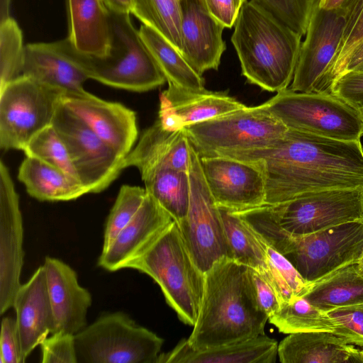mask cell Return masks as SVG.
Segmentation results:
<instances>
[{
  "instance_id": "cell-10",
  "label": "cell",
  "mask_w": 363,
  "mask_h": 363,
  "mask_svg": "<svg viewBox=\"0 0 363 363\" xmlns=\"http://www.w3.org/2000/svg\"><path fill=\"white\" fill-rule=\"evenodd\" d=\"M65 94L23 75L0 88V147L23 151L52 125Z\"/></svg>"
},
{
  "instance_id": "cell-47",
  "label": "cell",
  "mask_w": 363,
  "mask_h": 363,
  "mask_svg": "<svg viewBox=\"0 0 363 363\" xmlns=\"http://www.w3.org/2000/svg\"><path fill=\"white\" fill-rule=\"evenodd\" d=\"M108 9L113 11L131 13L133 0H104Z\"/></svg>"
},
{
  "instance_id": "cell-33",
  "label": "cell",
  "mask_w": 363,
  "mask_h": 363,
  "mask_svg": "<svg viewBox=\"0 0 363 363\" xmlns=\"http://www.w3.org/2000/svg\"><path fill=\"white\" fill-rule=\"evenodd\" d=\"M269 320L279 332L286 334L334 331V325L325 311L314 306L304 296H296L283 303Z\"/></svg>"
},
{
  "instance_id": "cell-31",
  "label": "cell",
  "mask_w": 363,
  "mask_h": 363,
  "mask_svg": "<svg viewBox=\"0 0 363 363\" xmlns=\"http://www.w3.org/2000/svg\"><path fill=\"white\" fill-rule=\"evenodd\" d=\"M140 35L168 84L191 89H204L205 81L164 37L143 24Z\"/></svg>"
},
{
  "instance_id": "cell-51",
  "label": "cell",
  "mask_w": 363,
  "mask_h": 363,
  "mask_svg": "<svg viewBox=\"0 0 363 363\" xmlns=\"http://www.w3.org/2000/svg\"><path fill=\"white\" fill-rule=\"evenodd\" d=\"M359 268L360 270L363 272V252L361 255L360 258L359 259L358 262H357Z\"/></svg>"
},
{
  "instance_id": "cell-2",
  "label": "cell",
  "mask_w": 363,
  "mask_h": 363,
  "mask_svg": "<svg viewBox=\"0 0 363 363\" xmlns=\"http://www.w3.org/2000/svg\"><path fill=\"white\" fill-rule=\"evenodd\" d=\"M268 320L257 298L252 269L223 257L204 273L199 313L186 340L197 350L247 340L263 335Z\"/></svg>"
},
{
  "instance_id": "cell-15",
  "label": "cell",
  "mask_w": 363,
  "mask_h": 363,
  "mask_svg": "<svg viewBox=\"0 0 363 363\" xmlns=\"http://www.w3.org/2000/svg\"><path fill=\"white\" fill-rule=\"evenodd\" d=\"M314 6L301 42L290 89L312 92L336 56L345 26L342 8L328 10Z\"/></svg>"
},
{
  "instance_id": "cell-48",
  "label": "cell",
  "mask_w": 363,
  "mask_h": 363,
  "mask_svg": "<svg viewBox=\"0 0 363 363\" xmlns=\"http://www.w3.org/2000/svg\"><path fill=\"white\" fill-rule=\"evenodd\" d=\"M348 0H319V6L324 9L332 10L342 8Z\"/></svg>"
},
{
  "instance_id": "cell-44",
  "label": "cell",
  "mask_w": 363,
  "mask_h": 363,
  "mask_svg": "<svg viewBox=\"0 0 363 363\" xmlns=\"http://www.w3.org/2000/svg\"><path fill=\"white\" fill-rule=\"evenodd\" d=\"M351 71H363V38L326 72L313 91L328 92L331 84L337 77Z\"/></svg>"
},
{
  "instance_id": "cell-27",
  "label": "cell",
  "mask_w": 363,
  "mask_h": 363,
  "mask_svg": "<svg viewBox=\"0 0 363 363\" xmlns=\"http://www.w3.org/2000/svg\"><path fill=\"white\" fill-rule=\"evenodd\" d=\"M342 337L329 332L290 333L278 345L282 363L352 362L357 351Z\"/></svg>"
},
{
  "instance_id": "cell-50",
  "label": "cell",
  "mask_w": 363,
  "mask_h": 363,
  "mask_svg": "<svg viewBox=\"0 0 363 363\" xmlns=\"http://www.w3.org/2000/svg\"><path fill=\"white\" fill-rule=\"evenodd\" d=\"M352 362L363 363V350H357L354 356Z\"/></svg>"
},
{
  "instance_id": "cell-11",
  "label": "cell",
  "mask_w": 363,
  "mask_h": 363,
  "mask_svg": "<svg viewBox=\"0 0 363 363\" xmlns=\"http://www.w3.org/2000/svg\"><path fill=\"white\" fill-rule=\"evenodd\" d=\"M188 174L189 208L184 219L177 223L191 257L205 273L216 261L232 259V254L220 209L206 182L200 157L191 143Z\"/></svg>"
},
{
  "instance_id": "cell-24",
  "label": "cell",
  "mask_w": 363,
  "mask_h": 363,
  "mask_svg": "<svg viewBox=\"0 0 363 363\" xmlns=\"http://www.w3.org/2000/svg\"><path fill=\"white\" fill-rule=\"evenodd\" d=\"M22 75L65 94H82L89 79L84 72L52 43H29L25 46Z\"/></svg>"
},
{
  "instance_id": "cell-45",
  "label": "cell",
  "mask_w": 363,
  "mask_h": 363,
  "mask_svg": "<svg viewBox=\"0 0 363 363\" xmlns=\"http://www.w3.org/2000/svg\"><path fill=\"white\" fill-rule=\"evenodd\" d=\"M209 13L225 28H231L244 0H205Z\"/></svg>"
},
{
  "instance_id": "cell-46",
  "label": "cell",
  "mask_w": 363,
  "mask_h": 363,
  "mask_svg": "<svg viewBox=\"0 0 363 363\" xmlns=\"http://www.w3.org/2000/svg\"><path fill=\"white\" fill-rule=\"evenodd\" d=\"M252 277L259 305L269 318L280 308L279 298L273 288L252 269Z\"/></svg>"
},
{
  "instance_id": "cell-32",
  "label": "cell",
  "mask_w": 363,
  "mask_h": 363,
  "mask_svg": "<svg viewBox=\"0 0 363 363\" xmlns=\"http://www.w3.org/2000/svg\"><path fill=\"white\" fill-rule=\"evenodd\" d=\"M145 189L177 223L186 216L190 199L188 172L158 169L141 177Z\"/></svg>"
},
{
  "instance_id": "cell-25",
  "label": "cell",
  "mask_w": 363,
  "mask_h": 363,
  "mask_svg": "<svg viewBox=\"0 0 363 363\" xmlns=\"http://www.w3.org/2000/svg\"><path fill=\"white\" fill-rule=\"evenodd\" d=\"M277 355V342L264 334L201 350L192 349L184 339L172 351L160 354L155 363H273Z\"/></svg>"
},
{
  "instance_id": "cell-28",
  "label": "cell",
  "mask_w": 363,
  "mask_h": 363,
  "mask_svg": "<svg viewBox=\"0 0 363 363\" xmlns=\"http://www.w3.org/2000/svg\"><path fill=\"white\" fill-rule=\"evenodd\" d=\"M18 178L28 194L41 201H70L89 193L65 171L31 156H26L21 162Z\"/></svg>"
},
{
  "instance_id": "cell-8",
  "label": "cell",
  "mask_w": 363,
  "mask_h": 363,
  "mask_svg": "<svg viewBox=\"0 0 363 363\" xmlns=\"http://www.w3.org/2000/svg\"><path fill=\"white\" fill-rule=\"evenodd\" d=\"M199 157L228 155L271 145L288 128L262 104L184 128Z\"/></svg>"
},
{
  "instance_id": "cell-20",
  "label": "cell",
  "mask_w": 363,
  "mask_h": 363,
  "mask_svg": "<svg viewBox=\"0 0 363 363\" xmlns=\"http://www.w3.org/2000/svg\"><path fill=\"white\" fill-rule=\"evenodd\" d=\"M173 220L147 194L133 218L109 245L102 249L99 265L110 272L125 268L126 264L155 241Z\"/></svg>"
},
{
  "instance_id": "cell-35",
  "label": "cell",
  "mask_w": 363,
  "mask_h": 363,
  "mask_svg": "<svg viewBox=\"0 0 363 363\" xmlns=\"http://www.w3.org/2000/svg\"><path fill=\"white\" fill-rule=\"evenodd\" d=\"M24 55L17 22L11 17L0 22V88L22 75Z\"/></svg>"
},
{
  "instance_id": "cell-29",
  "label": "cell",
  "mask_w": 363,
  "mask_h": 363,
  "mask_svg": "<svg viewBox=\"0 0 363 363\" xmlns=\"http://www.w3.org/2000/svg\"><path fill=\"white\" fill-rule=\"evenodd\" d=\"M303 296L324 311L362 303L363 272L357 263L345 266L312 283Z\"/></svg>"
},
{
  "instance_id": "cell-36",
  "label": "cell",
  "mask_w": 363,
  "mask_h": 363,
  "mask_svg": "<svg viewBox=\"0 0 363 363\" xmlns=\"http://www.w3.org/2000/svg\"><path fill=\"white\" fill-rule=\"evenodd\" d=\"M145 188L123 185L108 216L104 235L103 248L114 240L121 230L133 218L146 196Z\"/></svg>"
},
{
  "instance_id": "cell-41",
  "label": "cell",
  "mask_w": 363,
  "mask_h": 363,
  "mask_svg": "<svg viewBox=\"0 0 363 363\" xmlns=\"http://www.w3.org/2000/svg\"><path fill=\"white\" fill-rule=\"evenodd\" d=\"M43 363H77L74 335L62 331L52 333L40 343Z\"/></svg>"
},
{
  "instance_id": "cell-21",
  "label": "cell",
  "mask_w": 363,
  "mask_h": 363,
  "mask_svg": "<svg viewBox=\"0 0 363 363\" xmlns=\"http://www.w3.org/2000/svg\"><path fill=\"white\" fill-rule=\"evenodd\" d=\"M43 266L55 320L52 333L62 331L75 335L86 326L91 295L79 285L76 272L63 261L46 257Z\"/></svg>"
},
{
  "instance_id": "cell-26",
  "label": "cell",
  "mask_w": 363,
  "mask_h": 363,
  "mask_svg": "<svg viewBox=\"0 0 363 363\" xmlns=\"http://www.w3.org/2000/svg\"><path fill=\"white\" fill-rule=\"evenodd\" d=\"M67 38L84 54L105 56L111 45L110 9L104 0H66Z\"/></svg>"
},
{
  "instance_id": "cell-19",
  "label": "cell",
  "mask_w": 363,
  "mask_h": 363,
  "mask_svg": "<svg viewBox=\"0 0 363 363\" xmlns=\"http://www.w3.org/2000/svg\"><path fill=\"white\" fill-rule=\"evenodd\" d=\"M182 55L200 75L217 70L225 50L224 26L208 12L205 0H179Z\"/></svg>"
},
{
  "instance_id": "cell-34",
  "label": "cell",
  "mask_w": 363,
  "mask_h": 363,
  "mask_svg": "<svg viewBox=\"0 0 363 363\" xmlns=\"http://www.w3.org/2000/svg\"><path fill=\"white\" fill-rule=\"evenodd\" d=\"M131 13L164 37L182 55L179 0H133Z\"/></svg>"
},
{
  "instance_id": "cell-17",
  "label": "cell",
  "mask_w": 363,
  "mask_h": 363,
  "mask_svg": "<svg viewBox=\"0 0 363 363\" xmlns=\"http://www.w3.org/2000/svg\"><path fill=\"white\" fill-rule=\"evenodd\" d=\"M62 104L123 156L126 157L133 150L138 134L133 110L88 91L65 94Z\"/></svg>"
},
{
  "instance_id": "cell-4",
  "label": "cell",
  "mask_w": 363,
  "mask_h": 363,
  "mask_svg": "<svg viewBox=\"0 0 363 363\" xmlns=\"http://www.w3.org/2000/svg\"><path fill=\"white\" fill-rule=\"evenodd\" d=\"M234 26L231 42L247 81L270 92L287 89L302 36L251 0L242 5Z\"/></svg>"
},
{
  "instance_id": "cell-12",
  "label": "cell",
  "mask_w": 363,
  "mask_h": 363,
  "mask_svg": "<svg viewBox=\"0 0 363 363\" xmlns=\"http://www.w3.org/2000/svg\"><path fill=\"white\" fill-rule=\"evenodd\" d=\"M52 125L64 142L81 184L89 193L106 189L125 169V157L62 101Z\"/></svg>"
},
{
  "instance_id": "cell-18",
  "label": "cell",
  "mask_w": 363,
  "mask_h": 363,
  "mask_svg": "<svg viewBox=\"0 0 363 363\" xmlns=\"http://www.w3.org/2000/svg\"><path fill=\"white\" fill-rule=\"evenodd\" d=\"M245 106L225 92L191 90L168 84L160 96L157 120L164 129L175 131Z\"/></svg>"
},
{
  "instance_id": "cell-53",
  "label": "cell",
  "mask_w": 363,
  "mask_h": 363,
  "mask_svg": "<svg viewBox=\"0 0 363 363\" xmlns=\"http://www.w3.org/2000/svg\"><path fill=\"white\" fill-rule=\"evenodd\" d=\"M363 113V112H362Z\"/></svg>"
},
{
  "instance_id": "cell-5",
  "label": "cell",
  "mask_w": 363,
  "mask_h": 363,
  "mask_svg": "<svg viewBox=\"0 0 363 363\" xmlns=\"http://www.w3.org/2000/svg\"><path fill=\"white\" fill-rule=\"evenodd\" d=\"M111 45L107 55L95 56L77 50L67 38L57 41L66 55L89 79L125 90L143 92L167 81L133 26L130 13L110 10Z\"/></svg>"
},
{
  "instance_id": "cell-14",
  "label": "cell",
  "mask_w": 363,
  "mask_h": 363,
  "mask_svg": "<svg viewBox=\"0 0 363 363\" xmlns=\"http://www.w3.org/2000/svg\"><path fill=\"white\" fill-rule=\"evenodd\" d=\"M200 161L219 208L240 212L265 205V177L259 163L223 155L200 157Z\"/></svg>"
},
{
  "instance_id": "cell-16",
  "label": "cell",
  "mask_w": 363,
  "mask_h": 363,
  "mask_svg": "<svg viewBox=\"0 0 363 363\" xmlns=\"http://www.w3.org/2000/svg\"><path fill=\"white\" fill-rule=\"evenodd\" d=\"M23 227L18 195L10 172L0 162V313L13 306L21 286Z\"/></svg>"
},
{
  "instance_id": "cell-9",
  "label": "cell",
  "mask_w": 363,
  "mask_h": 363,
  "mask_svg": "<svg viewBox=\"0 0 363 363\" xmlns=\"http://www.w3.org/2000/svg\"><path fill=\"white\" fill-rule=\"evenodd\" d=\"M78 362L155 363L162 338L121 311L106 313L74 335Z\"/></svg>"
},
{
  "instance_id": "cell-3",
  "label": "cell",
  "mask_w": 363,
  "mask_h": 363,
  "mask_svg": "<svg viewBox=\"0 0 363 363\" xmlns=\"http://www.w3.org/2000/svg\"><path fill=\"white\" fill-rule=\"evenodd\" d=\"M237 213L310 283L357 263L363 252V217L311 234L294 235L279 225L271 205Z\"/></svg>"
},
{
  "instance_id": "cell-6",
  "label": "cell",
  "mask_w": 363,
  "mask_h": 363,
  "mask_svg": "<svg viewBox=\"0 0 363 363\" xmlns=\"http://www.w3.org/2000/svg\"><path fill=\"white\" fill-rule=\"evenodd\" d=\"M125 268L138 270L154 279L179 318L194 325L203 296L204 273L191 257L177 222L173 220Z\"/></svg>"
},
{
  "instance_id": "cell-38",
  "label": "cell",
  "mask_w": 363,
  "mask_h": 363,
  "mask_svg": "<svg viewBox=\"0 0 363 363\" xmlns=\"http://www.w3.org/2000/svg\"><path fill=\"white\" fill-rule=\"evenodd\" d=\"M290 28L305 35L314 6L319 0H251Z\"/></svg>"
},
{
  "instance_id": "cell-49",
  "label": "cell",
  "mask_w": 363,
  "mask_h": 363,
  "mask_svg": "<svg viewBox=\"0 0 363 363\" xmlns=\"http://www.w3.org/2000/svg\"><path fill=\"white\" fill-rule=\"evenodd\" d=\"M11 0H0V22L4 21L10 16Z\"/></svg>"
},
{
  "instance_id": "cell-42",
  "label": "cell",
  "mask_w": 363,
  "mask_h": 363,
  "mask_svg": "<svg viewBox=\"0 0 363 363\" xmlns=\"http://www.w3.org/2000/svg\"><path fill=\"white\" fill-rule=\"evenodd\" d=\"M328 92L354 109L363 112V71L342 74L333 81Z\"/></svg>"
},
{
  "instance_id": "cell-40",
  "label": "cell",
  "mask_w": 363,
  "mask_h": 363,
  "mask_svg": "<svg viewBox=\"0 0 363 363\" xmlns=\"http://www.w3.org/2000/svg\"><path fill=\"white\" fill-rule=\"evenodd\" d=\"M342 9L345 18L344 33L337 53L328 69L363 38V0H348Z\"/></svg>"
},
{
  "instance_id": "cell-43",
  "label": "cell",
  "mask_w": 363,
  "mask_h": 363,
  "mask_svg": "<svg viewBox=\"0 0 363 363\" xmlns=\"http://www.w3.org/2000/svg\"><path fill=\"white\" fill-rule=\"evenodd\" d=\"M25 359L16 318H3L1 322L0 363H23Z\"/></svg>"
},
{
  "instance_id": "cell-1",
  "label": "cell",
  "mask_w": 363,
  "mask_h": 363,
  "mask_svg": "<svg viewBox=\"0 0 363 363\" xmlns=\"http://www.w3.org/2000/svg\"><path fill=\"white\" fill-rule=\"evenodd\" d=\"M260 164L266 182V205L309 193L363 189V147L288 129L271 145L223 155Z\"/></svg>"
},
{
  "instance_id": "cell-39",
  "label": "cell",
  "mask_w": 363,
  "mask_h": 363,
  "mask_svg": "<svg viewBox=\"0 0 363 363\" xmlns=\"http://www.w3.org/2000/svg\"><path fill=\"white\" fill-rule=\"evenodd\" d=\"M333 325V334L348 344L363 347V302L325 311Z\"/></svg>"
},
{
  "instance_id": "cell-37",
  "label": "cell",
  "mask_w": 363,
  "mask_h": 363,
  "mask_svg": "<svg viewBox=\"0 0 363 363\" xmlns=\"http://www.w3.org/2000/svg\"><path fill=\"white\" fill-rule=\"evenodd\" d=\"M23 151L26 156L60 168L79 182L67 147L52 125L36 135Z\"/></svg>"
},
{
  "instance_id": "cell-7",
  "label": "cell",
  "mask_w": 363,
  "mask_h": 363,
  "mask_svg": "<svg viewBox=\"0 0 363 363\" xmlns=\"http://www.w3.org/2000/svg\"><path fill=\"white\" fill-rule=\"evenodd\" d=\"M262 105L288 129L345 141L363 135V113L331 93L287 88Z\"/></svg>"
},
{
  "instance_id": "cell-30",
  "label": "cell",
  "mask_w": 363,
  "mask_h": 363,
  "mask_svg": "<svg viewBox=\"0 0 363 363\" xmlns=\"http://www.w3.org/2000/svg\"><path fill=\"white\" fill-rule=\"evenodd\" d=\"M219 209L232 259L258 272L274 290V277L262 239L237 213Z\"/></svg>"
},
{
  "instance_id": "cell-23",
  "label": "cell",
  "mask_w": 363,
  "mask_h": 363,
  "mask_svg": "<svg viewBox=\"0 0 363 363\" xmlns=\"http://www.w3.org/2000/svg\"><path fill=\"white\" fill-rule=\"evenodd\" d=\"M189 160L190 143L185 129L167 130L157 119L125 157L124 167H135L143 177L163 168L188 172Z\"/></svg>"
},
{
  "instance_id": "cell-52",
  "label": "cell",
  "mask_w": 363,
  "mask_h": 363,
  "mask_svg": "<svg viewBox=\"0 0 363 363\" xmlns=\"http://www.w3.org/2000/svg\"><path fill=\"white\" fill-rule=\"evenodd\" d=\"M245 1H246L247 0H244Z\"/></svg>"
},
{
  "instance_id": "cell-13",
  "label": "cell",
  "mask_w": 363,
  "mask_h": 363,
  "mask_svg": "<svg viewBox=\"0 0 363 363\" xmlns=\"http://www.w3.org/2000/svg\"><path fill=\"white\" fill-rule=\"evenodd\" d=\"M271 206L284 230L294 235H305L362 218L363 189L316 191Z\"/></svg>"
},
{
  "instance_id": "cell-22",
  "label": "cell",
  "mask_w": 363,
  "mask_h": 363,
  "mask_svg": "<svg viewBox=\"0 0 363 363\" xmlns=\"http://www.w3.org/2000/svg\"><path fill=\"white\" fill-rule=\"evenodd\" d=\"M16 320L26 359L55 330L53 312L48 291L44 266L21 284L13 299Z\"/></svg>"
}]
</instances>
